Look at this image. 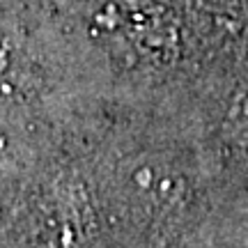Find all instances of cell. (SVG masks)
Instances as JSON below:
<instances>
[{
  "instance_id": "cell-1",
  "label": "cell",
  "mask_w": 248,
  "mask_h": 248,
  "mask_svg": "<svg viewBox=\"0 0 248 248\" xmlns=\"http://www.w3.org/2000/svg\"><path fill=\"white\" fill-rule=\"evenodd\" d=\"M97 23L150 60H168L177 51L175 14L161 0H113L97 12Z\"/></svg>"
}]
</instances>
